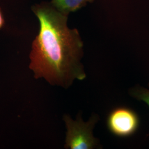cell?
Wrapping results in <instances>:
<instances>
[{
  "instance_id": "obj_1",
  "label": "cell",
  "mask_w": 149,
  "mask_h": 149,
  "mask_svg": "<svg viewBox=\"0 0 149 149\" xmlns=\"http://www.w3.org/2000/svg\"><path fill=\"white\" fill-rule=\"evenodd\" d=\"M32 10L40 24L30 54L29 68L35 77L63 87L75 79L84 80L86 74L80 61L83 42L78 31L68 27V15L48 3L34 6Z\"/></svg>"
},
{
  "instance_id": "obj_2",
  "label": "cell",
  "mask_w": 149,
  "mask_h": 149,
  "mask_svg": "<svg viewBox=\"0 0 149 149\" xmlns=\"http://www.w3.org/2000/svg\"><path fill=\"white\" fill-rule=\"evenodd\" d=\"M67 133L65 148L71 149H92L99 145L98 140L93 135V129L99 118L92 116L87 122H84L80 116L76 120L65 116Z\"/></svg>"
},
{
  "instance_id": "obj_3",
  "label": "cell",
  "mask_w": 149,
  "mask_h": 149,
  "mask_svg": "<svg viewBox=\"0 0 149 149\" xmlns=\"http://www.w3.org/2000/svg\"><path fill=\"white\" fill-rule=\"evenodd\" d=\"M107 127L113 134L119 137H128L135 133L139 125L137 114L127 107H118L110 112Z\"/></svg>"
},
{
  "instance_id": "obj_4",
  "label": "cell",
  "mask_w": 149,
  "mask_h": 149,
  "mask_svg": "<svg viewBox=\"0 0 149 149\" xmlns=\"http://www.w3.org/2000/svg\"><path fill=\"white\" fill-rule=\"evenodd\" d=\"M94 0H53L51 4L59 12L68 15L70 12H74L85 6L87 2Z\"/></svg>"
},
{
  "instance_id": "obj_5",
  "label": "cell",
  "mask_w": 149,
  "mask_h": 149,
  "mask_svg": "<svg viewBox=\"0 0 149 149\" xmlns=\"http://www.w3.org/2000/svg\"><path fill=\"white\" fill-rule=\"evenodd\" d=\"M149 87V83L148 84ZM129 94L133 98L145 102L149 107V89L136 85L129 90Z\"/></svg>"
},
{
  "instance_id": "obj_6",
  "label": "cell",
  "mask_w": 149,
  "mask_h": 149,
  "mask_svg": "<svg viewBox=\"0 0 149 149\" xmlns=\"http://www.w3.org/2000/svg\"><path fill=\"white\" fill-rule=\"evenodd\" d=\"M5 24V20L3 18V17L2 16V12L1 11V9H0V29L3 27Z\"/></svg>"
}]
</instances>
